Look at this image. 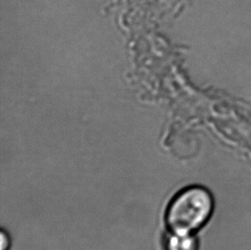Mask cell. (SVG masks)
Here are the masks:
<instances>
[{
	"label": "cell",
	"instance_id": "3957f363",
	"mask_svg": "<svg viewBox=\"0 0 251 250\" xmlns=\"http://www.w3.org/2000/svg\"><path fill=\"white\" fill-rule=\"evenodd\" d=\"M1 238H2V241H1V250H8L9 246H10V239H9V237H8V236H7L4 231H2Z\"/></svg>",
	"mask_w": 251,
	"mask_h": 250
},
{
	"label": "cell",
	"instance_id": "6da1fadb",
	"mask_svg": "<svg viewBox=\"0 0 251 250\" xmlns=\"http://www.w3.org/2000/svg\"><path fill=\"white\" fill-rule=\"evenodd\" d=\"M214 211V199L202 187H189L171 200L166 221L171 232L193 234L201 229Z\"/></svg>",
	"mask_w": 251,
	"mask_h": 250
},
{
	"label": "cell",
	"instance_id": "7a4b0ae2",
	"mask_svg": "<svg viewBox=\"0 0 251 250\" xmlns=\"http://www.w3.org/2000/svg\"><path fill=\"white\" fill-rule=\"evenodd\" d=\"M198 244L193 234L171 232L166 241V250H197Z\"/></svg>",
	"mask_w": 251,
	"mask_h": 250
}]
</instances>
